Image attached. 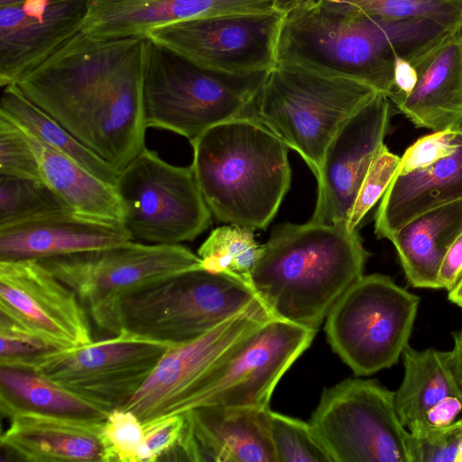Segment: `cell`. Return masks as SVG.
I'll use <instances>...</instances> for the list:
<instances>
[{
  "mask_svg": "<svg viewBox=\"0 0 462 462\" xmlns=\"http://www.w3.org/2000/svg\"><path fill=\"white\" fill-rule=\"evenodd\" d=\"M27 0H0V6H6L11 5H16Z\"/></svg>",
  "mask_w": 462,
  "mask_h": 462,
  "instance_id": "cell-47",
  "label": "cell"
},
{
  "mask_svg": "<svg viewBox=\"0 0 462 462\" xmlns=\"http://www.w3.org/2000/svg\"><path fill=\"white\" fill-rule=\"evenodd\" d=\"M0 175L44 181L24 133L3 116H0Z\"/></svg>",
  "mask_w": 462,
  "mask_h": 462,
  "instance_id": "cell-37",
  "label": "cell"
},
{
  "mask_svg": "<svg viewBox=\"0 0 462 462\" xmlns=\"http://www.w3.org/2000/svg\"><path fill=\"white\" fill-rule=\"evenodd\" d=\"M21 129L38 160L44 182L69 211L124 224L125 208L115 185L49 147L30 132Z\"/></svg>",
  "mask_w": 462,
  "mask_h": 462,
  "instance_id": "cell-26",
  "label": "cell"
},
{
  "mask_svg": "<svg viewBox=\"0 0 462 462\" xmlns=\"http://www.w3.org/2000/svg\"><path fill=\"white\" fill-rule=\"evenodd\" d=\"M60 210H69L44 182L0 175V226Z\"/></svg>",
  "mask_w": 462,
  "mask_h": 462,
  "instance_id": "cell-31",
  "label": "cell"
},
{
  "mask_svg": "<svg viewBox=\"0 0 462 462\" xmlns=\"http://www.w3.org/2000/svg\"><path fill=\"white\" fill-rule=\"evenodd\" d=\"M462 128L433 132L419 138L401 157L398 174L422 169L454 152L460 143Z\"/></svg>",
  "mask_w": 462,
  "mask_h": 462,
  "instance_id": "cell-40",
  "label": "cell"
},
{
  "mask_svg": "<svg viewBox=\"0 0 462 462\" xmlns=\"http://www.w3.org/2000/svg\"><path fill=\"white\" fill-rule=\"evenodd\" d=\"M401 157L392 152L383 143L377 151L360 184L346 227L357 230V226L369 210L381 199L394 176Z\"/></svg>",
  "mask_w": 462,
  "mask_h": 462,
  "instance_id": "cell-35",
  "label": "cell"
},
{
  "mask_svg": "<svg viewBox=\"0 0 462 462\" xmlns=\"http://www.w3.org/2000/svg\"><path fill=\"white\" fill-rule=\"evenodd\" d=\"M0 410L3 416L32 411L103 421L109 411L56 384L32 369L0 366Z\"/></svg>",
  "mask_w": 462,
  "mask_h": 462,
  "instance_id": "cell-28",
  "label": "cell"
},
{
  "mask_svg": "<svg viewBox=\"0 0 462 462\" xmlns=\"http://www.w3.org/2000/svg\"><path fill=\"white\" fill-rule=\"evenodd\" d=\"M378 92L340 126L327 146L310 221L346 226L360 184L389 132L393 106Z\"/></svg>",
  "mask_w": 462,
  "mask_h": 462,
  "instance_id": "cell-17",
  "label": "cell"
},
{
  "mask_svg": "<svg viewBox=\"0 0 462 462\" xmlns=\"http://www.w3.org/2000/svg\"><path fill=\"white\" fill-rule=\"evenodd\" d=\"M368 256L357 230L310 220L284 223L262 245L250 283L274 317L318 330L364 276Z\"/></svg>",
  "mask_w": 462,
  "mask_h": 462,
  "instance_id": "cell-2",
  "label": "cell"
},
{
  "mask_svg": "<svg viewBox=\"0 0 462 462\" xmlns=\"http://www.w3.org/2000/svg\"><path fill=\"white\" fill-rule=\"evenodd\" d=\"M73 290L99 331L120 333L129 297L181 273L200 268L198 254L180 245L130 240L106 248L38 259Z\"/></svg>",
  "mask_w": 462,
  "mask_h": 462,
  "instance_id": "cell-7",
  "label": "cell"
},
{
  "mask_svg": "<svg viewBox=\"0 0 462 462\" xmlns=\"http://www.w3.org/2000/svg\"><path fill=\"white\" fill-rule=\"evenodd\" d=\"M404 375L394 393L397 415L412 436L430 430L429 411L447 396L462 393L448 363V352L433 348L419 351L408 345L402 352Z\"/></svg>",
  "mask_w": 462,
  "mask_h": 462,
  "instance_id": "cell-27",
  "label": "cell"
},
{
  "mask_svg": "<svg viewBox=\"0 0 462 462\" xmlns=\"http://www.w3.org/2000/svg\"><path fill=\"white\" fill-rule=\"evenodd\" d=\"M419 303L389 276L364 275L328 314V341L356 375L389 368L409 345Z\"/></svg>",
  "mask_w": 462,
  "mask_h": 462,
  "instance_id": "cell-9",
  "label": "cell"
},
{
  "mask_svg": "<svg viewBox=\"0 0 462 462\" xmlns=\"http://www.w3.org/2000/svg\"><path fill=\"white\" fill-rule=\"evenodd\" d=\"M394 91L388 97H403L408 95L415 87L418 73L412 64L401 57L395 58L394 62Z\"/></svg>",
  "mask_w": 462,
  "mask_h": 462,
  "instance_id": "cell-43",
  "label": "cell"
},
{
  "mask_svg": "<svg viewBox=\"0 0 462 462\" xmlns=\"http://www.w3.org/2000/svg\"><path fill=\"white\" fill-rule=\"evenodd\" d=\"M462 309V305L459 306Z\"/></svg>",
  "mask_w": 462,
  "mask_h": 462,
  "instance_id": "cell-48",
  "label": "cell"
},
{
  "mask_svg": "<svg viewBox=\"0 0 462 462\" xmlns=\"http://www.w3.org/2000/svg\"><path fill=\"white\" fill-rule=\"evenodd\" d=\"M462 278V232L448 249L439 273V288L451 291Z\"/></svg>",
  "mask_w": 462,
  "mask_h": 462,
  "instance_id": "cell-41",
  "label": "cell"
},
{
  "mask_svg": "<svg viewBox=\"0 0 462 462\" xmlns=\"http://www.w3.org/2000/svg\"><path fill=\"white\" fill-rule=\"evenodd\" d=\"M448 300L457 306L462 305V278L456 286L448 291Z\"/></svg>",
  "mask_w": 462,
  "mask_h": 462,
  "instance_id": "cell-46",
  "label": "cell"
},
{
  "mask_svg": "<svg viewBox=\"0 0 462 462\" xmlns=\"http://www.w3.org/2000/svg\"><path fill=\"white\" fill-rule=\"evenodd\" d=\"M124 226L134 241L180 245L211 224V212L190 166H176L146 147L119 173Z\"/></svg>",
  "mask_w": 462,
  "mask_h": 462,
  "instance_id": "cell-10",
  "label": "cell"
},
{
  "mask_svg": "<svg viewBox=\"0 0 462 462\" xmlns=\"http://www.w3.org/2000/svg\"><path fill=\"white\" fill-rule=\"evenodd\" d=\"M462 27L417 59L413 89L389 98L416 127L462 128Z\"/></svg>",
  "mask_w": 462,
  "mask_h": 462,
  "instance_id": "cell-22",
  "label": "cell"
},
{
  "mask_svg": "<svg viewBox=\"0 0 462 462\" xmlns=\"http://www.w3.org/2000/svg\"><path fill=\"white\" fill-rule=\"evenodd\" d=\"M462 232V199L417 216L390 240L411 285L439 289V273L445 254Z\"/></svg>",
  "mask_w": 462,
  "mask_h": 462,
  "instance_id": "cell-25",
  "label": "cell"
},
{
  "mask_svg": "<svg viewBox=\"0 0 462 462\" xmlns=\"http://www.w3.org/2000/svg\"><path fill=\"white\" fill-rule=\"evenodd\" d=\"M274 316L263 301L217 326L203 336L171 346L136 393L120 409L146 421L177 414L194 385L263 323Z\"/></svg>",
  "mask_w": 462,
  "mask_h": 462,
  "instance_id": "cell-15",
  "label": "cell"
},
{
  "mask_svg": "<svg viewBox=\"0 0 462 462\" xmlns=\"http://www.w3.org/2000/svg\"><path fill=\"white\" fill-rule=\"evenodd\" d=\"M89 0L0 6V86L15 84L83 30Z\"/></svg>",
  "mask_w": 462,
  "mask_h": 462,
  "instance_id": "cell-18",
  "label": "cell"
},
{
  "mask_svg": "<svg viewBox=\"0 0 462 462\" xmlns=\"http://www.w3.org/2000/svg\"><path fill=\"white\" fill-rule=\"evenodd\" d=\"M0 340V366L32 370L42 356L58 350L3 314Z\"/></svg>",
  "mask_w": 462,
  "mask_h": 462,
  "instance_id": "cell-36",
  "label": "cell"
},
{
  "mask_svg": "<svg viewBox=\"0 0 462 462\" xmlns=\"http://www.w3.org/2000/svg\"><path fill=\"white\" fill-rule=\"evenodd\" d=\"M262 301L253 287L202 267L156 283L126 299L122 328L154 340L180 345Z\"/></svg>",
  "mask_w": 462,
  "mask_h": 462,
  "instance_id": "cell-8",
  "label": "cell"
},
{
  "mask_svg": "<svg viewBox=\"0 0 462 462\" xmlns=\"http://www.w3.org/2000/svg\"><path fill=\"white\" fill-rule=\"evenodd\" d=\"M0 116L30 132L43 143L76 162L97 177L116 185L120 171L28 99L15 84L3 88Z\"/></svg>",
  "mask_w": 462,
  "mask_h": 462,
  "instance_id": "cell-29",
  "label": "cell"
},
{
  "mask_svg": "<svg viewBox=\"0 0 462 462\" xmlns=\"http://www.w3.org/2000/svg\"><path fill=\"white\" fill-rule=\"evenodd\" d=\"M0 314L58 350L93 341L76 292L37 259L0 261Z\"/></svg>",
  "mask_w": 462,
  "mask_h": 462,
  "instance_id": "cell-16",
  "label": "cell"
},
{
  "mask_svg": "<svg viewBox=\"0 0 462 462\" xmlns=\"http://www.w3.org/2000/svg\"><path fill=\"white\" fill-rule=\"evenodd\" d=\"M283 15L273 9L199 18L156 28L146 37L208 70L247 77L274 66Z\"/></svg>",
  "mask_w": 462,
  "mask_h": 462,
  "instance_id": "cell-14",
  "label": "cell"
},
{
  "mask_svg": "<svg viewBox=\"0 0 462 462\" xmlns=\"http://www.w3.org/2000/svg\"><path fill=\"white\" fill-rule=\"evenodd\" d=\"M189 143L191 168L215 218L265 229L291 185L289 147L245 116L217 124Z\"/></svg>",
  "mask_w": 462,
  "mask_h": 462,
  "instance_id": "cell-3",
  "label": "cell"
},
{
  "mask_svg": "<svg viewBox=\"0 0 462 462\" xmlns=\"http://www.w3.org/2000/svg\"><path fill=\"white\" fill-rule=\"evenodd\" d=\"M462 443V419L411 435V462H457Z\"/></svg>",
  "mask_w": 462,
  "mask_h": 462,
  "instance_id": "cell-38",
  "label": "cell"
},
{
  "mask_svg": "<svg viewBox=\"0 0 462 462\" xmlns=\"http://www.w3.org/2000/svg\"><path fill=\"white\" fill-rule=\"evenodd\" d=\"M173 346L123 328L104 339L51 352L32 370L110 411L136 393Z\"/></svg>",
  "mask_w": 462,
  "mask_h": 462,
  "instance_id": "cell-13",
  "label": "cell"
},
{
  "mask_svg": "<svg viewBox=\"0 0 462 462\" xmlns=\"http://www.w3.org/2000/svg\"><path fill=\"white\" fill-rule=\"evenodd\" d=\"M305 1L306 0H273V4L275 9L285 14L303 4Z\"/></svg>",
  "mask_w": 462,
  "mask_h": 462,
  "instance_id": "cell-45",
  "label": "cell"
},
{
  "mask_svg": "<svg viewBox=\"0 0 462 462\" xmlns=\"http://www.w3.org/2000/svg\"><path fill=\"white\" fill-rule=\"evenodd\" d=\"M270 411L207 405L183 413L198 461L277 462Z\"/></svg>",
  "mask_w": 462,
  "mask_h": 462,
  "instance_id": "cell-21",
  "label": "cell"
},
{
  "mask_svg": "<svg viewBox=\"0 0 462 462\" xmlns=\"http://www.w3.org/2000/svg\"><path fill=\"white\" fill-rule=\"evenodd\" d=\"M316 332L270 319L194 385L177 414L207 405L269 408L275 386Z\"/></svg>",
  "mask_w": 462,
  "mask_h": 462,
  "instance_id": "cell-12",
  "label": "cell"
},
{
  "mask_svg": "<svg viewBox=\"0 0 462 462\" xmlns=\"http://www.w3.org/2000/svg\"><path fill=\"white\" fill-rule=\"evenodd\" d=\"M146 40L97 38L82 30L15 85L90 149L108 110L142 61Z\"/></svg>",
  "mask_w": 462,
  "mask_h": 462,
  "instance_id": "cell-4",
  "label": "cell"
},
{
  "mask_svg": "<svg viewBox=\"0 0 462 462\" xmlns=\"http://www.w3.org/2000/svg\"><path fill=\"white\" fill-rule=\"evenodd\" d=\"M273 9V0H89L83 31L104 39L146 37L179 22Z\"/></svg>",
  "mask_w": 462,
  "mask_h": 462,
  "instance_id": "cell-19",
  "label": "cell"
},
{
  "mask_svg": "<svg viewBox=\"0 0 462 462\" xmlns=\"http://www.w3.org/2000/svg\"><path fill=\"white\" fill-rule=\"evenodd\" d=\"M265 74L213 72L147 37L143 65L146 127L171 131L191 142L208 128L242 116Z\"/></svg>",
  "mask_w": 462,
  "mask_h": 462,
  "instance_id": "cell-6",
  "label": "cell"
},
{
  "mask_svg": "<svg viewBox=\"0 0 462 462\" xmlns=\"http://www.w3.org/2000/svg\"><path fill=\"white\" fill-rule=\"evenodd\" d=\"M356 13L391 18L430 19L462 27V0H368Z\"/></svg>",
  "mask_w": 462,
  "mask_h": 462,
  "instance_id": "cell-34",
  "label": "cell"
},
{
  "mask_svg": "<svg viewBox=\"0 0 462 462\" xmlns=\"http://www.w3.org/2000/svg\"><path fill=\"white\" fill-rule=\"evenodd\" d=\"M277 462H332L310 422L270 411Z\"/></svg>",
  "mask_w": 462,
  "mask_h": 462,
  "instance_id": "cell-32",
  "label": "cell"
},
{
  "mask_svg": "<svg viewBox=\"0 0 462 462\" xmlns=\"http://www.w3.org/2000/svg\"><path fill=\"white\" fill-rule=\"evenodd\" d=\"M457 29L430 19L352 13L306 1L282 17L276 61L356 79L389 97L397 56L413 63Z\"/></svg>",
  "mask_w": 462,
  "mask_h": 462,
  "instance_id": "cell-1",
  "label": "cell"
},
{
  "mask_svg": "<svg viewBox=\"0 0 462 462\" xmlns=\"http://www.w3.org/2000/svg\"><path fill=\"white\" fill-rule=\"evenodd\" d=\"M454 346L448 351V363L457 385L462 393V330L453 334Z\"/></svg>",
  "mask_w": 462,
  "mask_h": 462,
  "instance_id": "cell-44",
  "label": "cell"
},
{
  "mask_svg": "<svg viewBox=\"0 0 462 462\" xmlns=\"http://www.w3.org/2000/svg\"><path fill=\"white\" fill-rule=\"evenodd\" d=\"M462 199V131L457 150L417 171L394 176L374 216V233L389 239L429 210Z\"/></svg>",
  "mask_w": 462,
  "mask_h": 462,
  "instance_id": "cell-24",
  "label": "cell"
},
{
  "mask_svg": "<svg viewBox=\"0 0 462 462\" xmlns=\"http://www.w3.org/2000/svg\"><path fill=\"white\" fill-rule=\"evenodd\" d=\"M254 231L235 224L213 229L198 249L202 268L251 285V273L262 252Z\"/></svg>",
  "mask_w": 462,
  "mask_h": 462,
  "instance_id": "cell-30",
  "label": "cell"
},
{
  "mask_svg": "<svg viewBox=\"0 0 462 462\" xmlns=\"http://www.w3.org/2000/svg\"><path fill=\"white\" fill-rule=\"evenodd\" d=\"M99 439L102 462H140L143 425L132 411H110L103 421Z\"/></svg>",
  "mask_w": 462,
  "mask_h": 462,
  "instance_id": "cell-33",
  "label": "cell"
},
{
  "mask_svg": "<svg viewBox=\"0 0 462 462\" xmlns=\"http://www.w3.org/2000/svg\"><path fill=\"white\" fill-rule=\"evenodd\" d=\"M133 240L124 224L69 210L0 226V261L42 259L118 245Z\"/></svg>",
  "mask_w": 462,
  "mask_h": 462,
  "instance_id": "cell-20",
  "label": "cell"
},
{
  "mask_svg": "<svg viewBox=\"0 0 462 462\" xmlns=\"http://www.w3.org/2000/svg\"><path fill=\"white\" fill-rule=\"evenodd\" d=\"M143 446L140 462H153L166 455L177 459V453L181 440L185 417L174 414L157 418L143 423Z\"/></svg>",
  "mask_w": 462,
  "mask_h": 462,
  "instance_id": "cell-39",
  "label": "cell"
},
{
  "mask_svg": "<svg viewBox=\"0 0 462 462\" xmlns=\"http://www.w3.org/2000/svg\"><path fill=\"white\" fill-rule=\"evenodd\" d=\"M461 31H462V29H461Z\"/></svg>",
  "mask_w": 462,
  "mask_h": 462,
  "instance_id": "cell-49",
  "label": "cell"
},
{
  "mask_svg": "<svg viewBox=\"0 0 462 462\" xmlns=\"http://www.w3.org/2000/svg\"><path fill=\"white\" fill-rule=\"evenodd\" d=\"M310 422L332 462H411V434L394 392L375 380L349 378L325 389Z\"/></svg>",
  "mask_w": 462,
  "mask_h": 462,
  "instance_id": "cell-11",
  "label": "cell"
},
{
  "mask_svg": "<svg viewBox=\"0 0 462 462\" xmlns=\"http://www.w3.org/2000/svg\"><path fill=\"white\" fill-rule=\"evenodd\" d=\"M461 411L462 400L457 396H447L429 411L427 423L430 428L449 425Z\"/></svg>",
  "mask_w": 462,
  "mask_h": 462,
  "instance_id": "cell-42",
  "label": "cell"
},
{
  "mask_svg": "<svg viewBox=\"0 0 462 462\" xmlns=\"http://www.w3.org/2000/svg\"><path fill=\"white\" fill-rule=\"evenodd\" d=\"M1 448L26 462H97L102 459L103 421L23 411L13 415Z\"/></svg>",
  "mask_w": 462,
  "mask_h": 462,
  "instance_id": "cell-23",
  "label": "cell"
},
{
  "mask_svg": "<svg viewBox=\"0 0 462 462\" xmlns=\"http://www.w3.org/2000/svg\"><path fill=\"white\" fill-rule=\"evenodd\" d=\"M377 93L356 79L276 61L242 116L265 125L296 151L317 177L337 130Z\"/></svg>",
  "mask_w": 462,
  "mask_h": 462,
  "instance_id": "cell-5",
  "label": "cell"
}]
</instances>
